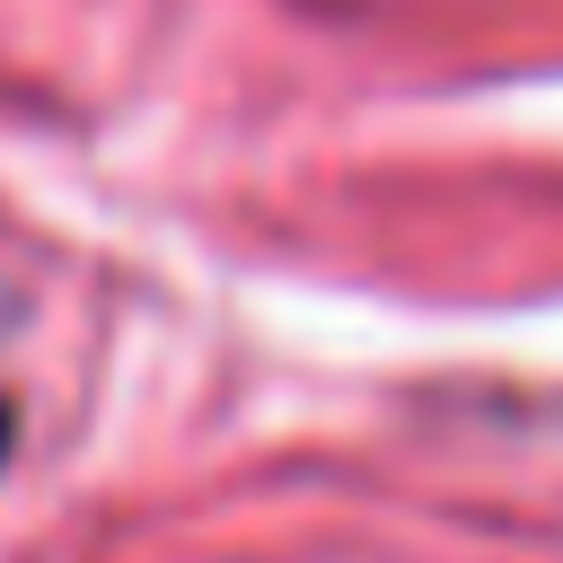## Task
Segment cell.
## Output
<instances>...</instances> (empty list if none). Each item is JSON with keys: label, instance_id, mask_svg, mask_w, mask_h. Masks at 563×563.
Here are the masks:
<instances>
[{"label": "cell", "instance_id": "6da1fadb", "mask_svg": "<svg viewBox=\"0 0 563 563\" xmlns=\"http://www.w3.org/2000/svg\"><path fill=\"white\" fill-rule=\"evenodd\" d=\"M0 457H9V405H0Z\"/></svg>", "mask_w": 563, "mask_h": 563}]
</instances>
